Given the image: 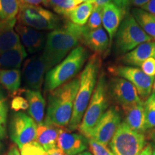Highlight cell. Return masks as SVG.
<instances>
[{"label": "cell", "mask_w": 155, "mask_h": 155, "mask_svg": "<svg viewBox=\"0 0 155 155\" xmlns=\"http://www.w3.org/2000/svg\"><path fill=\"white\" fill-rule=\"evenodd\" d=\"M83 26L67 22L63 28L54 30L47 35L42 56L47 71L60 63L68 53L82 42Z\"/></svg>", "instance_id": "obj_1"}, {"label": "cell", "mask_w": 155, "mask_h": 155, "mask_svg": "<svg viewBox=\"0 0 155 155\" xmlns=\"http://www.w3.org/2000/svg\"><path fill=\"white\" fill-rule=\"evenodd\" d=\"M80 86L75 78L50 91L45 121L60 128L68 127L72 116L74 102Z\"/></svg>", "instance_id": "obj_2"}, {"label": "cell", "mask_w": 155, "mask_h": 155, "mask_svg": "<svg viewBox=\"0 0 155 155\" xmlns=\"http://www.w3.org/2000/svg\"><path fill=\"white\" fill-rule=\"evenodd\" d=\"M101 60L94 54L88 58L84 69L80 75V86L74 102L71 121L68 125L70 131L78 130L96 88Z\"/></svg>", "instance_id": "obj_3"}, {"label": "cell", "mask_w": 155, "mask_h": 155, "mask_svg": "<svg viewBox=\"0 0 155 155\" xmlns=\"http://www.w3.org/2000/svg\"><path fill=\"white\" fill-rule=\"evenodd\" d=\"M88 50L83 45L74 48L61 63L48 71L45 88L51 91L68 82L82 69L88 58Z\"/></svg>", "instance_id": "obj_4"}, {"label": "cell", "mask_w": 155, "mask_h": 155, "mask_svg": "<svg viewBox=\"0 0 155 155\" xmlns=\"http://www.w3.org/2000/svg\"><path fill=\"white\" fill-rule=\"evenodd\" d=\"M108 107V86L105 74L102 73L78 130L90 139L93 130Z\"/></svg>", "instance_id": "obj_5"}, {"label": "cell", "mask_w": 155, "mask_h": 155, "mask_svg": "<svg viewBox=\"0 0 155 155\" xmlns=\"http://www.w3.org/2000/svg\"><path fill=\"white\" fill-rule=\"evenodd\" d=\"M114 155H138L147 144L144 134L121 122L109 143Z\"/></svg>", "instance_id": "obj_6"}, {"label": "cell", "mask_w": 155, "mask_h": 155, "mask_svg": "<svg viewBox=\"0 0 155 155\" xmlns=\"http://www.w3.org/2000/svg\"><path fill=\"white\" fill-rule=\"evenodd\" d=\"M116 48L119 54H126L141 43L152 41L135 20L132 15L125 16L115 35Z\"/></svg>", "instance_id": "obj_7"}, {"label": "cell", "mask_w": 155, "mask_h": 155, "mask_svg": "<svg viewBox=\"0 0 155 155\" xmlns=\"http://www.w3.org/2000/svg\"><path fill=\"white\" fill-rule=\"evenodd\" d=\"M17 19L19 24L40 31L56 30L60 25L57 15L40 6L20 5Z\"/></svg>", "instance_id": "obj_8"}, {"label": "cell", "mask_w": 155, "mask_h": 155, "mask_svg": "<svg viewBox=\"0 0 155 155\" xmlns=\"http://www.w3.org/2000/svg\"><path fill=\"white\" fill-rule=\"evenodd\" d=\"M37 124L30 116L23 112H15L9 125L10 138L19 149L36 140Z\"/></svg>", "instance_id": "obj_9"}, {"label": "cell", "mask_w": 155, "mask_h": 155, "mask_svg": "<svg viewBox=\"0 0 155 155\" xmlns=\"http://www.w3.org/2000/svg\"><path fill=\"white\" fill-rule=\"evenodd\" d=\"M109 71L132 83L142 99H147L151 95L155 78L148 76L141 69L127 65H115L110 67Z\"/></svg>", "instance_id": "obj_10"}, {"label": "cell", "mask_w": 155, "mask_h": 155, "mask_svg": "<svg viewBox=\"0 0 155 155\" xmlns=\"http://www.w3.org/2000/svg\"><path fill=\"white\" fill-rule=\"evenodd\" d=\"M121 114L116 108H108L93 130L90 139L108 146L121 123Z\"/></svg>", "instance_id": "obj_11"}, {"label": "cell", "mask_w": 155, "mask_h": 155, "mask_svg": "<svg viewBox=\"0 0 155 155\" xmlns=\"http://www.w3.org/2000/svg\"><path fill=\"white\" fill-rule=\"evenodd\" d=\"M47 71L42 54H37L29 58L25 61L22 68L25 86L28 90L40 91Z\"/></svg>", "instance_id": "obj_12"}, {"label": "cell", "mask_w": 155, "mask_h": 155, "mask_svg": "<svg viewBox=\"0 0 155 155\" xmlns=\"http://www.w3.org/2000/svg\"><path fill=\"white\" fill-rule=\"evenodd\" d=\"M112 96L121 107L143 102L132 83L120 77L114 78L110 83Z\"/></svg>", "instance_id": "obj_13"}, {"label": "cell", "mask_w": 155, "mask_h": 155, "mask_svg": "<svg viewBox=\"0 0 155 155\" xmlns=\"http://www.w3.org/2000/svg\"><path fill=\"white\" fill-rule=\"evenodd\" d=\"M57 146L66 155H78L85 152L88 147V139L81 133H75L61 128Z\"/></svg>", "instance_id": "obj_14"}, {"label": "cell", "mask_w": 155, "mask_h": 155, "mask_svg": "<svg viewBox=\"0 0 155 155\" xmlns=\"http://www.w3.org/2000/svg\"><path fill=\"white\" fill-rule=\"evenodd\" d=\"M15 30L19 35L23 47L29 53L37 54L43 50L47 37L44 32L19 23L15 25Z\"/></svg>", "instance_id": "obj_15"}, {"label": "cell", "mask_w": 155, "mask_h": 155, "mask_svg": "<svg viewBox=\"0 0 155 155\" xmlns=\"http://www.w3.org/2000/svg\"><path fill=\"white\" fill-rule=\"evenodd\" d=\"M82 42L99 56L108 53L111 44L107 32L101 27L95 30H88L83 26Z\"/></svg>", "instance_id": "obj_16"}, {"label": "cell", "mask_w": 155, "mask_h": 155, "mask_svg": "<svg viewBox=\"0 0 155 155\" xmlns=\"http://www.w3.org/2000/svg\"><path fill=\"white\" fill-rule=\"evenodd\" d=\"M126 15V10L120 8L115 4H107L103 7L102 23L104 30L112 42Z\"/></svg>", "instance_id": "obj_17"}, {"label": "cell", "mask_w": 155, "mask_h": 155, "mask_svg": "<svg viewBox=\"0 0 155 155\" xmlns=\"http://www.w3.org/2000/svg\"><path fill=\"white\" fill-rule=\"evenodd\" d=\"M124 114V122L131 129L139 133L146 131L144 103H137L132 105L122 107Z\"/></svg>", "instance_id": "obj_18"}, {"label": "cell", "mask_w": 155, "mask_h": 155, "mask_svg": "<svg viewBox=\"0 0 155 155\" xmlns=\"http://www.w3.org/2000/svg\"><path fill=\"white\" fill-rule=\"evenodd\" d=\"M155 58V41L141 43L134 49L124 54L121 58L124 63L132 66L140 67L146 60Z\"/></svg>", "instance_id": "obj_19"}, {"label": "cell", "mask_w": 155, "mask_h": 155, "mask_svg": "<svg viewBox=\"0 0 155 155\" xmlns=\"http://www.w3.org/2000/svg\"><path fill=\"white\" fill-rule=\"evenodd\" d=\"M61 128L44 121L38 124L36 140L46 152L57 147L58 137Z\"/></svg>", "instance_id": "obj_20"}, {"label": "cell", "mask_w": 155, "mask_h": 155, "mask_svg": "<svg viewBox=\"0 0 155 155\" xmlns=\"http://www.w3.org/2000/svg\"><path fill=\"white\" fill-rule=\"evenodd\" d=\"M17 19L3 21L0 19V54L22 45L15 30Z\"/></svg>", "instance_id": "obj_21"}, {"label": "cell", "mask_w": 155, "mask_h": 155, "mask_svg": "<svg viewBox=\"0 0 155 155\" xmlns=\"http://www.w3.org/2000/svg\"><path fill=\"white\" fill-rule=\"evenodd\" d=\"M25 96L29 104L28 113L37 125L44 121L45 100L40 91L27 89L25 91Z\"/></svg>", "instance_id": "obj_22"}, {"label": "cell", "mask_w": 155, "mask_h": 155, "mask_svg": "<svg viewBox=\"0 0 155 155\" xmlns=\"http://www.w3.org/2000/svg\"><path fill=\"white\" fill-rule=\"evenodd\" d=\"M28 56V52L22 45L0 54V71L19 69Z\"/></svg>", "instance_id": "obj_23"}, {"label": "cell", "mask_w": 155, "mask_h": 155, "mask_svg": "<svg viewBox=\"0 0 155 155\" xmlns=\"http://www.w3.org/2000/svg\"><path fill=\"white\" fill-rule=\"evenodd\" d=\"M22 81V73L19 69L0 71V84L9 95H15L18 91Z\"/></svg>", "instance_id": "obj_24"}, {"label": "cell", "mask_w": 155, "mask_h": 155, "mask_svg": "<svg viewBox=\"0 0 155 155\" xmlns=\"http://www.w3.org/2000/svg\"><path fill=\"white\" fill-rule=\"evenodd\" d=\"M132 15L145 33L155 41V15L141 8L134 9Z\"/></svg>", "instance_id": "obj_25"}, {"label": "cell", "mask_w": 155, "mask_h": 155, "mask_svg": "<svg viewBox=\"0 0 155 155\" xmlns=\"http://www.w3.org/2000/svg\"><path fill=\"white\" fill-rule=\"evenodd\" d=\"M94 9V5L89 2H85L78 5L71 11L68 15V18L73 24L84 26L88 22Z\"/></svg>", "instance_id": "obj_26"}, {"label": "cell", "mask_w": 155, "mask_h": 155, "mask_svg": "<svg viewBox=\"0 0 155 155\" xmlns=\"http://www.w3.org/2000/svg\"><path fill=\"white\" fill-rule=\"evenodd\" d=\"M20 5L19 0H0V19L3 21L17 19Z\"/></svg>", "instance_id": "obj_27"}, {"label": "cell", "mask_w": 155, "mask_h": 155, "mask_svg": "<svg viewBox=\"0 0 155 155\" xmlns=\"http://www.w3.org/2000/svg\"><path fill=\"white\" fill-rule=\"evenodd\" d=\"M45 6L51 7L57 14L67 17L77 7L73 0H46Z\"/></svg>", "instance_id": "obj_28"}, {"label": "cell", "mask_w": 155, "mask_h": 155, "mask_svg": "<svg viewBox=\"0 0 155 155\" xmlns=\"http://www.w3.org/2000/svg\"><path fill=\"white\" fill-rule=\"evenodd\" d=\"M147 129L155 128V92H153L144 103Z\"/></svg>", "instance_id": "obj_29"}, {"label": "cell", "mask_w": 155, "mask_h": 155, "mask_svg": "<svg viewBox=\"0 0 155 155\" xmlns=\"http://www.w3.org/2000/svg\"><path fill=\"white\" fill-rule=\"evenodd\" d=\"M103 7L94 6V9L89 17L86 27L88 30H95L101 27Z\"/></svg>", "instance_id": "obj_30"}, {"label": "cell", "mask_w": 155, "mask_h": 155, "mask_svg": "<svg viewBox=\"0 0 155 155\" xmlns=\"http://www.w3.org/2000/svg\"><path fill=\"white\" fill-rule=\"evenodd\" d=\"M19 150L21 155H48V152L37 141L25 144Z\"/></svg>", "instance_id": "obj_31"}, {"label": "cell", "mask_w": 155, "mask_h": 155, "mask_svg": "<svg viewBox=\"0 0 155 155\" xmlns=\"http://www.w3.org/2000/svg\"><path fill=\"white\" fill-rule=\"evenodd\" d=\"M7 111L6 99L0 92V139H3L6 137Z\"/></svg>", "instance_id": "obj_32"}, {"label": "cell", "mask_w": 155, "mask_h": 155, "mask_svg": "<svg viewBox=\"0 0 155 155\" xmlns=\"http://www.w3.org/2000/svg\"><path fill=\"white\" fill-rule=\"evenodd\" d=\"M88 146L93 155H114L107 146L100 144L91 139H88Z\"/></svg>", "instance_id": "obj_33"}, {"label": "cell", "mask_w": 155, "mask_h": 155, "mask_svg": "<svg viewBox=\"0 0 155 155\" xmlns=\"http://www.w3.org/2000/svg\"><path fill=\"white\" fill-rule=\"evenodd\" d=\"M12 109L14 110L15 112H19L22 110H27L29 108V104L28 101L25 98L22 96H15L12 101L11 103Z\"/></svg>", "instance_id": "obj_34"}, {"label": "cell", "mask_w": 155, "mask_h": 155, "mask_svg": "<svg viewBox=\"0 0 155 155\" xmlns=\"http://www.w3.org/2000/svg\"><path fill=\"white\" fill-rule=\"evenodd\" d=\"M141 70L150 77L155 76V58H150L141 65Z\"/></svg>", "instance_id": "obj_35"}, {"label": "cell", "mask_w": 155, "mask_h": 155, "mask_svg": "<svg viewBox=\"0 0 155 155\" xmlns=\"http://www.w3.org/2000/svg\"><path fill=\"white\" fill-rule=\"evenodd\" d=\"M141 9H144V11L150 14L155 15V0H150L148 3L141 7Z\"/></svg>", "instance_id": "obj_36"}, {"label": "cell", "mask_w": 155, "mask_h": 155, "mask_svg": "<svg viewBox=\"0 0 155 155\" xmlns=\"http://www.w3.org/2000/svg\"><path fill=\"white\" fill-rule=\"evenodd\" d=\"M21 5L38 6L40 4L45 5L46 0H19Z\"/></svg>", "instance_id": "obj_37"}, {"label": "cell", "mask_w": 155, "mask_h": 155, "mask_svg": "<svg viewBox=\"0 0 155 155\" xmlns=\"http://www.w3.org/2000/svg\"><path fill=\"white\" fill-rule=\"evenodd\" d=\"M138 155H152V144H147Z\"/></svg>", "instance_id": "obj_38"}, {"label": "cell", "mask_w": 155, "mask_h": 155, "mask_svg": "<svg viewBox=\"0 0 155 155\" xmlns=\"http://www.w3.org/2000/svg\"><path fill=\"white\" fill-rule=\"evenodd\" d=\"M6 155H21L19 149L17 147L16 144H12L9 147L8 152H7Z\"/></svg>", "instance_id": "obj_39"}, {"label": "cell", "mask_w": 155, "mask_h": 155, "mask_svg": "<svg viewBox=\"0 0 155 155\" xmlns=\"http://www.w3.org/2000/svg\"><path fill=\"white\" fill-rule=\"evenodd\" d=\"M111 2L112 0H94L93 5H94V6H96V7H104L106 5Z\"/></svg>", "instance_id": "obj_40"}, {"label": "cell", "mask_w": 155, "mask_h": 155, "mask_svg": "<svg viewBox=\"0 0 155 155\" xmlns=\"http://www.w3.org/2000/svg\"><path fill=\"white\" fill-rule=\"evenodd\" d=\"M113 1L115 3V5L119 7L120 8L124 9V10H126L127 7L129 5L127 0H113Z\"/></svg>", "instance_id": "obj_41"}, {"label": "cell", "mask_w": 155, "mask_h": 155, "mask_svg": "<svg viewBox=\"0 0 155 155\" xmlns=\"http://www.w3.org/2000/svg\"><path fill=\"white\" fill-rule=\"evenodd\" d=\"M48 155H66L61 150H60L58 147L52 149L49 151H48Z\"/></svg>", "instance_id": "obj_42"}, {"label": "cell", "mask_w": 155, "mask_h": 155, "mask_svg": "<svg viewBox=\"0 0 155 155\" xmlns=\"http://www.w3.org/2000/svg\"><path fill=\"white\" fill-rule=\"evenodd\" d=\"M150 2V0H132L131 3L133 4L134 6L137 7H141L146 5Z\"/></svg>", "instance_id": "obj_43"}, {"label": "cell", "mask_w": 155, "mask_h": 155, "mask_svg": "<svg viewBox=\"0 0 155 155\" xmlns=\"http://www.w3.org/2000/svg\"><path fill=\"white\" fill-rule=\"evenodd\" d=\"M73 2L75 4V5H80L81 4L85 3V2H89V3H91L94 4V0H73Z\"/></svg>", "instance_id": "obj_44"}, {"label": "cell", "mask_w": 155, "mask_h": 155, "mask_svg": "<svg viewBox=\"0 0 155 155\" xmlns=\"http://www.w3.org/2000/svg\"><path fill=\"white\" fill-rule=\"evenodd\" d=\"M150 132L148 133L149 138H150L151 140L153 141V143L155 144V128L152 129H150Z\"/></svg>", "instance_id": "obj_45"}, {"label": "cell", "mask_w": 155, "mask_h": 155, "mask_svg": "<svg viewBox=\"0 0 155 155\" xmlns=\"http://www.w3.org/2000/svg\"><path fill=\"white\" fill-rule=\"evenodd\" d=\"M78 155H93V154H92V153H91L90 152H83Z\"/></svg>", "instance_id": "obj_46"}, {"label": "cell", "mask_w": 155, "mask_h": 155, "mask_svg": "<svg viewBox=\"0 0 155 155\" xmlns=\"http://www.w3.org/2000/svg\"><path fill=\"white\" fill-rule=\"evenodd\" d=\"M152 155H155V144L154 143H152Z\"/></svg>", "instance_id": "obj_47"}, {"label": "cell", "mask_w": 155, "mask_h": 155, "mask_svg": "<svg viewBox=\"0 0 155 155\" xmlns=\"http://www.w3.org/2000/svg\"><path fill=\"white\" fill-rule=\"evenodd\" d=\"M2 151H3V145L2 142L0 141V155H2Z\"/></svg>", "instance_id": "obj_48"}, {"label": "cell", "mask_w": 155, "mask_h": 155, "mask_svg": "<svg viewBox=\"0 0 155 155\" xmlns=\"http://www.w3.org/2000/svg\"><path fill=\"white\" fill-rule=\"evenodd\" d=\"M153 89H154V92H155V80L154 82V85H153Z\"/></svg>", "instance_id": "obj_49"}, {"label": "cell", "mask_w": 155, "mask_h": 155, "mask_svg": "<svg viewBox=\"0 0 155 155\" xmlns=\"http://www.w3.org/2000/svg\"><path fill=\"white\" fill-rule=\"evenodd\" d=\"M127 1L128 4H129V5H130V4L131 3V1H132V0H127Z\"/></svg>", "instance_id": "obj_50"}]
</instances>
